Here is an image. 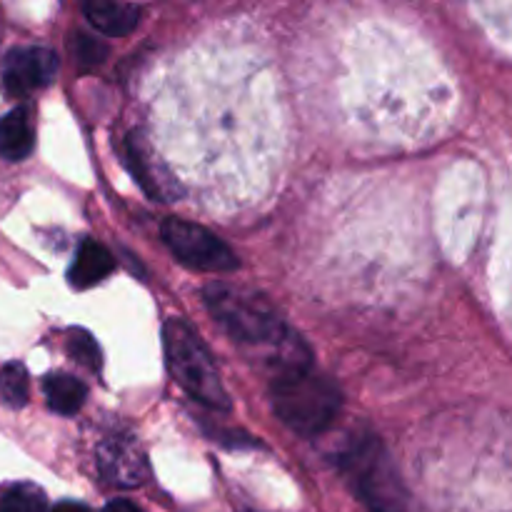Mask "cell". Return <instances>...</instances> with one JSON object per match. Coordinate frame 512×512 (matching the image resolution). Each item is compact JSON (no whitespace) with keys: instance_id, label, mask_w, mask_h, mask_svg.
Listing matches in <instances>:
<instances>
[{"instance_id":"1","label":"cell","mask_w":512,"mask_h":512,"mask_svg":"<svg viewBox=\"0 0 512 512\" xmlns=\"http://www.w3.org/2000/svg\"><path fill=\"white\" fill-rule=\"evenodd\" d=\"M203 298L213 318L228 330L235 343L273 345L278 350V373L310 365L305 345L285 328L278 310L263 295L228 283H210L203 290Z\"/></svg>"},{"instance_id":"2","label":"cell","mask_w":512,"mask_h":512,"mask_svg":"<svg viewBox=\"0 0 512 512\" xmlns=\"http://www.w3.org/2000/svg\"><path fill=\"white\" fill-rule=\"evenodd\" d=\"M343 395L338 385L313 368L288 370L273 380V410L293 433L315 438L338 418Z\"/></svg>"},{"instance_id":"3","label":"cell","mask_w":512,"mask_h":512,"mask_svg":"<svg viewBox=\"0 0 512 512\" xmlns=\"http://www.w3.org/2000/svg\"><path fill=\"white\" fill-rule=\"evenodd\" d=\"M338 465L355 493L373 512H403L408 495L393 458L373 433L350 435L338 453Z\"/></svg>"},{"instance_id":"4","label":"cell","mask_w":512,"mask_h":512,"mask_svg":"<svg viewBox=\"0 0 512 512\" xmlns=\"http://www.w3.org/2000/svg\"><path fill=\"white\" fill-rule=\"evenodd\" d=\"M165 360L175 383L193 400L210 410H228L230 398L220 380L213 355L205 348L200 335L185 320L170 318L163 325Z\"/></svg>"},{"instance_id":"5","label":"cell","mask_w":512,"mask_h":512,"mask_svg":"<svg viewBox=\"0 0 512 512\" xmlns=\"http://www.w3.org/2000/svg\"><path fill=\"white\" fill-rule=\"evenodd\" d=\"M165 245L180 263L190 265L203 273H230L240 265L233 250L200 225L188 223L183 218H168L160 228Z\"/></svg>"},{"instance_id":"6","label":"cell","mask_w":512,"mask_h":512,"mask_svg":"<svg viewBox=\"0 0 512 512\" xmlns=\"http://www.w3.org/2000/svg\"><path fill=\"white\" fill-rule=\"evenodd\" d=\"M98 470L110 485L118 488H138L148 480L150 465L143 445L138 438L125 430H115L108 438H103L95 450Z\"/></svg>"},{"instance_id":"7","label":"cell","mask_w":512,"mask_h":512,"mask_svg":"<svg viewBox=\"0 0 512 512\" xmlns=\"http://www.w3.org/2000/svg\"><path fill=\"white\" fill-rule=\"evenodd\" d=\"M55 75H58V55L50 48L28 45V48H13L5 55L0 80L10 95H28L53 83Z\"/></svg>"},{"instance_id":"8","label":"cell","mask_w":512,"mask_h":512,"mask_svg":"<svg viewBox=\"0 0 512 512\" xmlns=\"http://www.w3.org/2000/svg\"><path fill=\"white\" fill-rule=\"evenodd\" d=\"M125 158H128L130 173L135 175L140 188L145 190V195H150L153 200H163V203H173L183 190L175 183L173 175L168 173L163 163H160L158 155L148 148L143 133H130L128 143H125Z\"/></svg>"},{"instance_id":"9","label":"cell","mask_w":512,"mask_h":512,"mask_svg":"<svg viewBox=\"0 0 512 512\" xmlns=\"http://www.w3.org/2000/svg\"><path fill=\"white\" fill-rule=\"evenodd\" d=\"M115 270V258L105 245H100L98 240H83L75 253L73 265L68 270V280L73 288L85 290L98 285L100 280L108 278Z\"/></svg>"},{"instance_id":"10","label":"cell","mask_w":512,"mask_h":512,"mask_svg":"<svg viewBox=\"0 0 512 512\" xmlns=\"http://www.w3.org/2000/svg\"><path fill=\"white\" fill-rule=\"evenodd\" d=\"M35 133L25 108H15L0 118V158L20 163L33 153Z\"/></svg>"},{"instance_id":"11","label":"cell","mask_w":512,"mask_h":512,"mask_svg":"<svg viewBox=\"0 0 512 512\" xmlns=\"http://www.w3.org/2000/svg\"><path fill=\"white\" fill-rule=\"evenodd\" d=\"M143 10L135 3H88L85 5V18L90 20L95 30L110 38H123L133 33L135 25L140 23Z\"/></svg>"},{"instance_id":"12","label":"cell","mask_w":512,"mask_h":512,"mask_svg":"<svg viewBox=\"0 0 512 512\" xmlns=\"http://www.w3.org/2000/svg\"><path fill=\"white\" fill-rule=\"evenodd\" d=\"M43 393H45V400H48L50 410L58 415H75L80 408H83L85 398H88V388H85L83 380L65 373L45 375Z\"/></svg>"},{"instance_id":"13","label":"cell","mask_w":512,"mask_h":512,"mask_svg":"<svg viewBox=\"0 0 512 512\" xmlns=\"http://www.w3.org/2000/svg\"><path fill=\"white\" fill-rule=\"evenodd\" d=\"M30 383L28 370L20 363H8L0 368V398L10 405V408H23L28 403Z\"/></svg>"},{"instance_id":"14","label":"cell","mask_w":512,"mask_h":512,"mask_svg":"<svg viewBox=\"0 0 512 512\" xmlns=\"http://www.w3.org/2000/svg\"><path fill=\"white\" fill-rule=\"evenodd\" d=\"M0 512H48V500L35 485L18 483L0 498Z\"/></svg>"},{"instance_id":"15","label":"cell","mask_w":512,"mask_h":512,"mask_svg":"<svg viewBox=\"0 0 512 512\" xmlns=\"http://www.w3.org/2000/svg\"><path fill=\"white\" fill-rule=\"evenodd\" d=\"M70 53H73L75 63H78L80 68H95V65L103 63L105 55H108V45L100 43L93 35L78 30V33H73V38H70Z\"/></svg>"},{"instance_id":"16","label":"cell","mask_w":512,"mask_h":512,"mask_svg":"<svg viewBox=\"0 0 512 512\" xmlns=\"http://www.w3.org/2000/svg\"><path fill=\"white\" fill-rule=\"evenodd\" d=\"M68 353L75 363L85 365V368L100 370V348L93 340V335L85 333V330H70L68 335Z\"/></svg>"},{"instance_id":"17","label":"cell","mask_w":512,"mask_h":512,"mask_svg":"<svg viewBox=\"0 0 512 512\" xmlns=\"http://www.w3.org/2000/svg\"><path fill=\"white\" fill-rule=\"evenodd\" d=\"M103 512H145V510H140L138 505L130 503V500H110V503L103 508Z\"/></svg>"},{"instance_id":"18","label":"cell","mask_w":512,"mask_h":512,"mask_svg":"<svg viewBox=\"0 0 512 512\" xmlns=\"http://www.w3.org/2000/svg\"><path fill=\"white\" fill-rule=\"evenodd\" d=\"M50 512H90V508L83 503H75V500H63V503L55 505Z\"/></svg>"}]
</instances>
